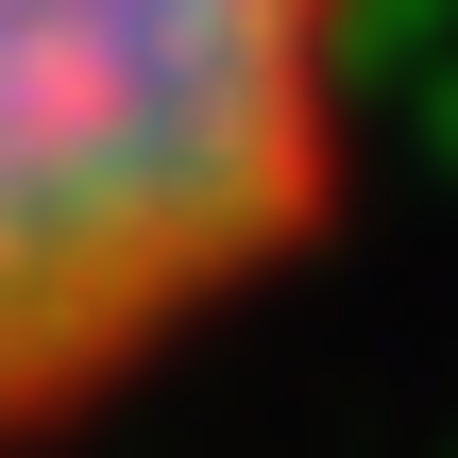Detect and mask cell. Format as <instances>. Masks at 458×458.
I'll return each instance as SVG.
<instances>
[{
	"mask_svg": "<svg viewBox=\"0 0 458 458\" xmlns=\"http://www.w3.org/2000/svg\"><path fill=\"white\" fill-rule=\"evenodd\" d=\"M340 187V0H0V425L272 272Z\"/></svg>",
	"mask_w": 458,
	"mask_h": 458,
	"instance_id": "cell-1",
	"label": "cell"
}]
</instances>
